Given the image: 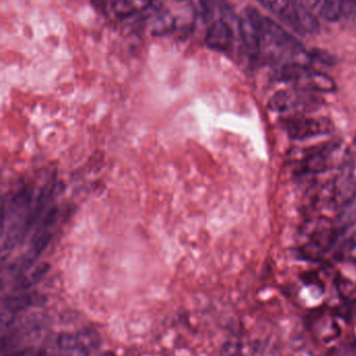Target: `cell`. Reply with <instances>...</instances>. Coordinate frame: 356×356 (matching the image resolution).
Returning <instances> with one entry per match:
<instances>
[{
	"mask_svg": "<svg viewBox=\"0 0 356 356\" xmlns=\"http://www.w3.org/2000/svg\"><path fill=\"white\" fill-rule=\"evenodd\" d=\"M277 79L281 81L294 83L303 91L325 93L336 89V83L332 77L301 63H288L284 65L278 71Z\"/></svg>",
	"mask_w": 356,
	"mask_h": 356,
	"instance_id": "cell-1",
	"label": "cell"
},
{
	"mask_svg": "<svg viewBox=\"0 0 356 356\" xmlns=\"http://www.w3.org/2000/svg\"><path fill=\"white\" fill-rule=\"evenodd\" d=\"M265 17L256 8L248 6L238 18V31L245 49L251 58H257L263 46V22Z\"/></svg>",
	"mask_w": 356,
	"mask_h": 356,
	"instance_id": "cell-2",
	"label": "cell"
},
{
	"mask_svg": "<svg viewBox=\"0 0 356 356\" xmlns=\"http://www.w3.org/2000/svg\"><path fill=\"white\" fill-rule=\"evenodd\" d=\"M332 129V122L324 118H297L288 121L286 131L295 140L309 139L317 136L326 135Z\"/></svg>",
	"mask_w": 356,
	"mask_h": 356,
	"instance_id": "cell-3",
	"label": "cell"
},
{
	"mask_svg": "<svg viewBox=\"0 0 356 356\" xmlns=\"http://www.w3.org/2000/svg\"><path fill=\"white\" fill-rule=\"evenodd\" d=\"M46 298L41 294L37 293H29V294H19L14 296L6 297L3 300V312H2V326L10 325L15 320V315L19 312L24 311L29 307L41 305L45 302Z\"/></svg>",
	"mask_w": 356,
	"mask_h": 356,
	"instance_id": "cell-4",
	"label": "cell"
},
{
	"mask_svg": "<svg viewBox=\"0 0 356 356\" xmlns=\"http://www.w3.org/2000/svg\"><path fill=\"white\" fill-rule=\"evenodd\" d=\"M334 190H336V203L341 207H346L355 198V162L350 159H346L343 163Z\"/></svg>",
	"mask_w": 356,
	"mask_h": 356,
	"instance_id": "cell-5",
	"label": "cell"
},
{
	"mask_svg": "<svg viewBox=\"0 0 356 356\" xmlns=\"http://www.w3.org/2000/svg\"><path fill=\"white\" fill-rule=\"evenodd\" d=\"M207 46L217 51L226 52L233 44V29L225 18L215 20L209 26L205 38Z\"/></svg>",
	"mask_w": 356,
	"mask_h": 356,
	"instance_id": "cell-6",
	"label": "cell"
},
{
	"mask_svg": "<svg viewBox=\"0 0 356 356\" xmlns=\"http://www.w3.org/2000/svg\"><path fill=\"white\" fill-rule=\"evenodd\" d=\"M294 4V19L292 27L298 33H317L320 31L319 21L314 15L313 10L301 2V0H293Z\"/></svg>",
	"mask_w": 356,
	"mask_h": 356,
	"instance_id": "cell-7",
	"label": "cell"
},
{
	"mask_svg": "<svg viewBox=\"0 0 356 356\" xmlns=\"http://www.w3.org/2000/svg\"><path fill=\"white\" fill-rule=\"evenodd\" d=\"M33 191L29 186H23L8 202L3 201L4 222L10 221L12 218L20 216L31 207L33 202Z\"/></svg>",
	"mask_w": 356,
	"mask_h": 356,
	"instance_id": "cell-8",
	"label": "cell"
},
{
	"mask_svg": "<svg viewBox=\"0 0 356 356\" xmlns=\"http://www.w3.org/2000/svg\"><path fill=\"white\" fill-rule=\"evenodd\" d=\"M155 0H109L111 12L119 18H127L142 12Z\"/></svg>",
	"mask_w": 356,
	"mask_h": 356,
	"instance_id": "cell-9",
	"label": "cell"
},
{
	"mask_svg": "<svg viewBox=\"0 0 356 356\" xmlns=\"http://www.w3.org/2000/svg\"><path fill=\"white\" fill-rule=\"evenodd\" d=\"M299 98L300 97L297 96L296 93L288 90H281L272 96L269 102V108L273 112H286L298 104Z\"/></svg>",
	"mask_w": 356,
	"mask_h": 356,
	"instance_id": "cell-10",
	"label": "cell"
},
{
	"mask_svg": "<svg viewBox=\"0 0 356 356\" xmlns=\"http://www.w3.org/2000/svg\"><path fill=\"white\" fill-rule=\"evenodd\" d=\"M178 24L179 21L173 13L169 10H162L153 23L152 33L155 35H167L175 31Z\"/></svg>",
	"mask_w": 356,
	"mask_h": 356,
	"instance_id": "cell-11",
	"label": "cell"
},
{
	"mask_svg": "<svg viewBox=\"0 0 356 356\" xmlns=\"http://www.w3.org/2000/svg\"><path fill=\"white\" fill-rule=\"evenodd\" d=\"M49 228L44 224L39 223L36 228L35 234L31 241V251L29 252L35 257H40L42 252L45 251L52 241V236L50 234Z\"/></svg>",
	"mask_w": 356,
	"mask_h": 356,
	"instance_id": "cell-12",
	"label": "cell"
},
{
	"mask_svg": "<svg viewBox=\"0 0 356 356\" xmlns=\"http://www.w3.org/2000/svg\"><path fill=\"white\" fill-rule=\"evenodd\" d=\"M49 270V264L43 263L41 265L37 266L29 276L23 275L21 277L17 278L16 284L14 286V292H21V291L27 290V289L33 286V284H38L47 274Z\"/></svg>",
	"mask_w": 356,
	"mask_h": 356,
	"instance_id": "cell-13",
	"label": "cell"
},
{
	"mask_svg": "<svg viewBox=\"0 0 356 356\" xmlns=\"http://www.w3.org/2000/svg\"><path fill=\"white\" fill-rule=\"evenodd\" d=\"M330 152L324 149L321 150V152H316L315 154H311L305 160L302 170H304V172L307 173L321 172L327 166Z\"/></svg>",
	"mask_w": 356,
	"mask_h": 356,
	"instance_id": "cell-14",
	"label": "cell"
},
{
	"mask_svg": "<svg viewBox=\"0 0 356 356\" xmlns=\"http://www.w3.org/2000/svg\"><path fill=\"white\" fill-rule=\"evenodd\" d=\"M75 337H77V346L87 351V353L100 347V337L93 330H85L83 332H77Z\"/></svg>",
	"mask_w": 356,
	"mask_h": 356,
	"instance_id": "cell-15",
	"label": "cell"
},
{
	"mask_svg": "<svg viewBox=\"0 0 356 356\" xmlns=\"http://www.w3.org/2000/svg\"><path fill=\"white\" fill-rule=\"evenodd\" d=\"M344 10V0H323L322 13L328 21H338Z\"/></svg>",
	"mask_w": 356,
	"mask_h": 356,
	"instance_id": "cell-16",
	"label": "cell"
},
{
	"mask_svg": "<svg viewBox=\"0 0 356 356\" xmlns=\"http://www.w3.org/2000/svg\"><path fill=\"white\" fill-rule=\"evenodd\" d=\"M265 6H269L286 22H290L293 13V0H265Z\"/></svg>",
	"mask_w": 356,
	"mask_h": 356,
	"instance_id": "cell-17",
	"label": "cell"
},
{
	"mask_svg": "<svg viewBox=\"0 0 356 356\" xmlns=\"http://www.w3.org/2000/svg\"><path fill=\"white\" fill-rule=\"evenodd\" d=\"M56 343L59 351L62 355L69 353V351L73 350L77 347V337H75V334H68V332H62V334H59Z\"/></svg>",
	"mask_w": 356,
	"mask_h": 356,
	"instance_id": "cell-18",
	"label": "cell"
},
{
	"mask_svg": "<svg viewBox=\"0 0 356 356\" xmlns=\"http://www.w3.org/2000/svg\"><path fill=\"white\" fill-rule=\"evenodd\" d=\"M309 60H316V62L321 63L325 65H334L336 63L334 56L321 49H314L311 54H309Z\"/></svg>",
	"mask_w": 356,
	"mask_h": 356,
	"instance_id": "cell-19",
	"label": "cell"
},
{
	"mask_svg": "<svg viewBox=\"0 0 356 356\" xmlns=\"http://www.w3.org/2000/svg\"><path fill=\"white\" fill-rule=\"evenodd\" d=\"M62 356H89V353L84 350V349L79 348V346L73 350L69 351V353H64Z\"/></svg>",
	"mask_w": 356,
	"mask_h": 356,
	"instance_id": "cell-20",
	"label": "cell"
},
{
	"mask_svg": "<svg viewBox=\"0 0 356 356\" xmlns=\"http://www.w3.org/2000/svg\"><path fill=\"white\" fill-rule=\"evenodd\" d=\"M321 1H323V0H301V2L311 10L317 8L320 3H321Z\"/></svg>",
	"mask_w": 356,
	"mask_h": 356,
	"instance_id": "cell-21",
	"label": "cell"
},
{
	"mask_svg": "<svg viewBox=\"0 0 356 356\" xmlns=\"http://www.w3.org/2000/svg\"><path fill=\"white\" fill-rule=\"evenodd\" d=\"M347 247L350 249H356V232H353L349 240L347 241Z\"/></svg>",
	"mask_w": 356,
	"mask_h": 356,
	"instance_id": "cell-22",
	"label": "cell"
},
{
	"mask_svg": "<svg viewBox=\"0 0 356 356\" xmlns=\"http://www.w3.org/2000/svg\"><path fill=\"white\" fill-rule=\"evenodd\" d=\"M102 356H115V355H112V353H104V355H102Z\"/></svg>",
	"mask_w": 356,
	"mask_h": 356,
	"instance_id": "cell-23",
	"label": "cell"
}]
</instances>
